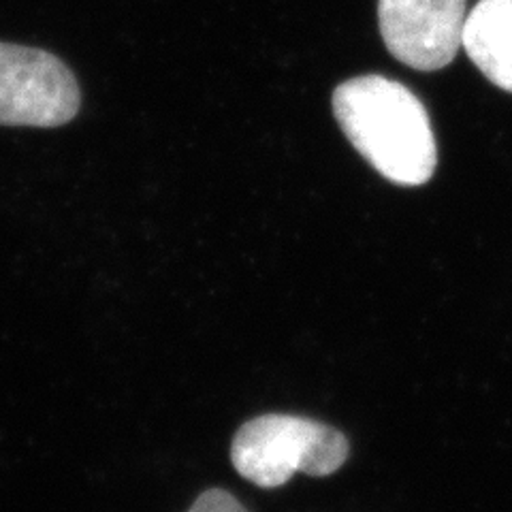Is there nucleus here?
Returning a JSON list of instances; mask_svg holds the SVG:
<instances>
[{"mask_svg": "<svg viewBox=\"0 0 512 512\" xmlns=\"http://www.w3.org/2000/svg\"><path fill=\"white\" fill-rule=\"evenodd\" d=\"M461 45L491 84L512 92V0H478Z\"/></svg>", "mask_w": 512, "mask_h": 512, "instance_id": "5", "label": "nucleus"}, {"mask_svg": "<svg viewBox=\"0 0 512 512\" xmlns=\"http://www.w3.org/2000/svg\"><path fill=\"white\" fill-rule=\"evenodd\" d=\"M333 114L355 150L384 178L421 186L438 165V148L423 103L382 75L348 79L333 92Z\"/></svg>", "mask_w": 512, "mask_h": 512, "instance_id": "1", "label": "nucleus"}, {"mask_svg": "<svg viewBox=\"0 0 512 512\" xmlns=\"http://www.w3.org/2000/svg\"><path fill=\"white\" fill-rule=\"evenodd\" d=\"M188 512H248L229 491L210 489L201 493Z\"/></svg>", "mask_w": 512, "mask_h": 512, "instance_id": "6", "label": "nucleus"}, {"mask_svg": "<svg viewBox=\"0 0 512 512\" xmlns=\"http://www.w3.org/2000/svg\"><path fill=\"white\" fill-rule=\"evenodd\" d=\"M350 446L342 431L293 414H263L235 431L231 461L239 476L263 489L286 485L297 472H338Z\"/></svg>", "mask_w": 512, "mask_h": 512, "instance_id": "2", "label": "nucleus"}, {"mask_svg": "<svg viewBox=\"0 0 512 512\" xmlns=\"http://www.w3.org/2000/svg\"><path fill=\"white\" fill-rule=\"evenodd\" d=\"M466 0H378L384 45L416 71H438L461 47Z\"/></svg>", "mask_w": 512, "mask_h": 512, "instance_id": "4", "label": "nucleus"}, {"mask_svg": "<svg viewBox=\"0 0 512 512\" xmlns=\"http://www.w3.org/2000/svg\"><path fill=\"white\" fill-rule=\"evenodd\" d=\"M82 103L77 79L60 58L35 47L0 43V124L54 128Z\"/></svg>", "mask_w": 512, "mask_h": 512, "instance_id": "3", "label": "nucleus"}]
</instances>
